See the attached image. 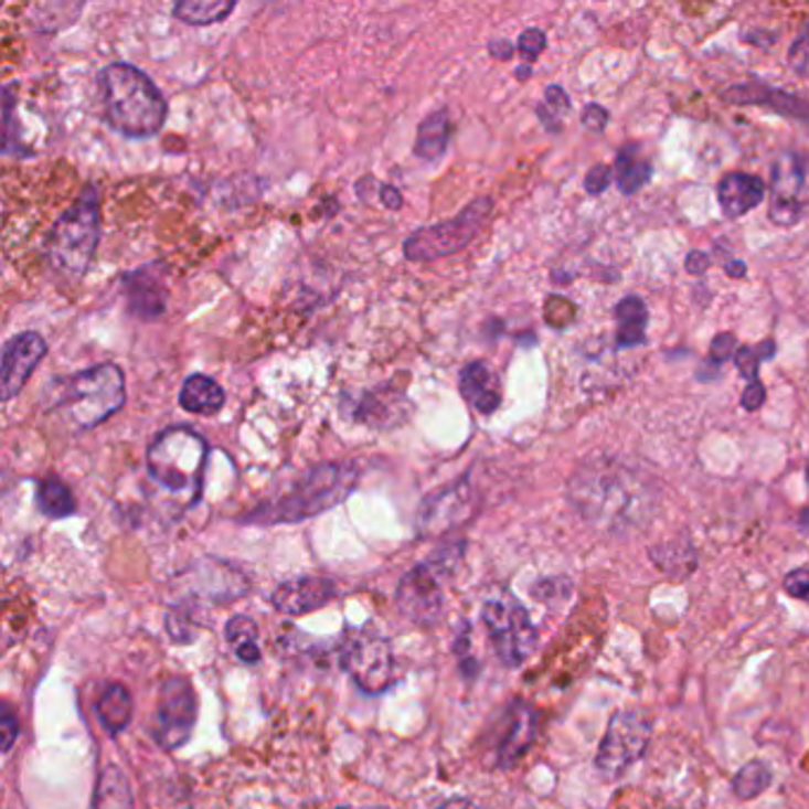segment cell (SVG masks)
<instances>
[{"label":"cell","mask_w":809,"mask_h":809,"mask_svg":"<svg viewBox=\"0 0 809 809\" xmlns=\"http://www.w3.org/2000/svg\"><path fill=\"white\" fill-rule=\"evenodd\" d=\"M570 501L592 525L620 532L641 528L653 515L658 491L620 458L596 456L570 480Z\"/></svg>","instance_id":"6da1fadb"},{"label":"cell","mask_w":809,"mask_h":809,"mask_svg":"<svg viewBox=\"0 0 809 809\" xmlns=\"http://www.w3.org/2000/svg\"><path fill=\"white\" fill-rule=\"evenodd\" d=\"M361 478L359 464H321L274 501H264L241 518L245 525H295L340 505Z\"/></svg>","instance_id":"7a4b0ae2"},{"label":"cell","mask_w":809,"mask_h":809,"mask_svg":"<svg viewBox=\"0 0 809 809\" xmlns=\"http://www.w3.org/2000/svg\"><path fill=\"white\" fill-rule=\"evenodd\" d=\"M107 124L129 138H150L167 121V100L152 78L126 62L107 65L98 76Z\"/></svg>","instance_id":"3957f363"},{"label":"cell","mask_w":809,"mask_h":809,"mask_svg":"<svg viewBox=\"0 0 809 809\" xmlns=\"http://www.w3.org/2000/svg\"><path fill=\"white\" fill-rule=\"evenodd\" d=\"M100 241V193L86 185L84 193L62 212L45 237V257L53 272L70 283H78L95 257Z\"/></svg>","instance_id":"277c9868"},{"label":"cell","mask_w":809,"mask_h":809,"mask_svg":"<svg viewBox=\"0 0 809 809\" xmlns=\"http://www.w3.org/2000/svg\"><path fill=\"white\" fill-rule=\"evenodd\" d=\"M210 444L193 427L173 425L155 437L148 449L150 478L169 494L185 497L193 505L202 494Z\"/></svg>","instance_id":"5b68a950"},{"label":"cell","mask_w":809,"mask_h":809,"mask_svg":"<svg viewBox=\"0 0 809 809\" xmlns=\"http://www.w3.org/2000/svg\"><path fill=\"white\" fill-rule=\"evenodd\" d=\"M60 414L78 430L103 425L126 402V380L117 363H98L72 375L55 396Z\"/></svg>","instance_id":"8992f818"},{"label":"cell","mask_w":809,"mask_h":809,"mask_svg":"<svg viewBox=\"0 0 809 809\" xmlns=\"http://www.w3.org/2000/svg\"><path fill=\"white\" fill-rule=\"evenodd\" d=\"M466 544L458 542L441 544L427 558L411 567L396 586V608L406 620L418 627H435L444 613V584L464 561Z\"/></svg>","instance_id":"52a82bcc"},{"label":"cell","mask_w":809,"mask_h":809,"mask_svg":"<svg viewBox=\"0 0 809 809\" xmlns=\"http://www.w3.org/2000/svg\"><path fill=\"white\" fill-rule=\"evenodd\" d=\"M491 207H494V202L480 198L470 202L458 216L414 231L404 241V257L408 262L427 264L466 249L487 224Z\"/></svg>","instance_id":"ba28073f"},{"label":"cell","mask_w":809,"mask_h":809,"mask_svg":"<svg viewBox=\"0 0 809 809\" xmlns=\"http://www.w3.org/2000/svg\"><path fill=\"white\" fill-rule=\"evenodd\" d=\"M482 622L497 658L505 668H520L534 653L536 627L532 625L525 606L513 594H491L482 606Z\"/></svg>","instance_id":"9c48e42d"},{"label":"cell","mask_w":809,"mask_h":809,"mask_svg":"<svg viewBox=\"0 0 809 809\" xmlns=\"http://www.w3.org/2000/svg\"><path fill=\"white\" fill-rule=\"evenodd\" d=\"M650 736H653V722L639 710L615 712L596 753V771L603 779H617L631 765H637L648 751Z\"/></svg>","instance_id":"30bf717a"},{"label":"cell","mask_w":809,"mask_h":809,"mask_svg":"<svg viewBox=\"0 0 809 809\" xmlns=\"http://www.w3.org/2000/svg\"><path fill=\"white\" fill-rule=\"evenodd\" d=\"M198 722V693L183 674H171L162 681L152 712V736L160 748L173 753L193 736Z\"/></svg>","instance_id":"8fae6325"},{"label":"cell","mask_w":809,"mask_h":809,"mask_svg":"<svg viewBox=\"0 0 809 809\" xmlns=\"http://www.w3.org/2000/svg\"><path fill=\"white\" fill-rule=\"evenodd\" d=\"M342 668L369 695L385 693L396 679L392 643L373 631H354L342 643Z\"/></svg>","instance_id":"7c38bea8"},{"label":"cell","mask_w":809,"mask_h":809,"mask_svg":"<svg viewBox=\"0 0 809 809\" xmlns=\"http://www.w3.org/2000/svg\"><path fill=\"white\" fill-rule=\"evenodd\" d=\"M809 207V157L786 150L771 164L769 219L776 226H792Z\"/></svg>","instance_id":"4fadbf2b"},{"label":"cell","mask_w":809,"mask_h":809,"mask_svg":"<svg viewBox=\"0 0 809 809\" xmlns=\"http://www.w3.org/2000/svg\"><path fill=\"white\" fill-rule=\"evenodd\" d=\"M472 515V489L468 485V478L456 482L447 489L437 491L430 499H425L418 525L423 536H437L449 532Z\"/></svg>","instance_id":"5bb4252c"},{"label":"cell","mask_w":809,"mask_h":809,"mask_svg":"<svg viewBox=\"0 0 809 809\" xmlns=\"http://www.w3.org/2000/svg\"><path fill=\"white\" fill-rule=\"evenodd\" d=\"M47 354L45 340L34 330L20 332L6 342L3 347V387H0V396L3 402H10L18 396L26 380L39 369V363Z\"/></svg>","instance_id":"9a60e30c"},{"label":"cell","mask_w":809,"mask_h":809,"mask_svg":"<svg viewBox=\"0 0 809 809\" xmlns=\"http://www.w3.org/2000/svg\"><path fill=\"white\" fill-rule=\"evenodd\" d=\"M338 596V584L330 577L307 575L290 582H283L272 594V606L283 615H307L319 610Z\"/></svg>","instance_id":"2e32d148"},{"label":"cell","mask_w":809,"mask_h":809,"mask_svg":"<svg viewBox=\"0 0 809 809\" xmlns=\"http://www.w3.org/2000/svg\"><path fill=\"white\" fill-rule=\"evenodd\" d=\"M536 710L522 701L511 703L509 710H505L497 743V765L501 769L515 767L520 757L528 753L536 736Z\"/></svg>","instance_id":"e0dca14e"},{"label":"cell","mask_w":809,"mask_h":809,"mask_svg":"<svg viewBox=\"0 0 809 809\" xmlns=\"http://www.w3.org/2000/svg\"><path fill=\"white\" fill-rule=\"evenodd\" d=\"M124 292L129 299V309L138 319H157L167 309V288L162 280V272L148 264L124 276Z\"/></svg>","instance_id":"ac0fdd59"},{"label":"cell","mask_w":809,"mask_h":809,"mask_svg":"<svg viewBox=\"0 0 809 809\" xmlns=\"http://www.w3.org/2000/svg\"><path fill=\"white\" fill-rule=\"evenodd\" d=\"M411 411H414V404L408 402V396L385 385L363 392L356 408V421L375 427V430H392V427L402 425L408 418Z\"/></svg>","instance_id":"d6986e66"},{"label":"cell","mask_w":809,"mask_h":809,"mask_svg":"<svg viewBox=\"0 0 809 809\" xmlns=\"http://www.w3.org/2000/svg\"><path fill=\"white\" fill-rule=\"evenodd\" d=\"M461 394L464 400L480 411L482 416H491L501 406V385L497 373L485 361H470L461 371Z\"/></svg>","instance_id":"ffe728a7"},{"label":"cell","mask_w":809,"mask_h":809,"mask_svg":"<svg viewBox=\"0 0 809 809\" xmlns=\"http://www.w3.org/2000/svg\"><path fill=\"white\" fill-rule=\"evenodd\" d=\"M765 193L767 188L763 179L751 177V173H728L717 188V200L724 216L738 219L755 210L765 200Z\"/></svg>","instance_id":"44dd1931"},{"label":"cell","mask_w":809,"mask_h":809,"mask_svg":"<svg viewBox=\"0 0 809 809\" xmlns=\"http://www.w3.org/2000/svg\"><path fill=\"white\" fill-rule=\"evenodd\" d=\"M183 411L195 416H214L226 404V392L214 377L195 373L190 375L179 394Z\"/></svg>","instance_id":"7402d4cb"},{"label":"cell","mask_w":809,"mask_h":809,"mask_svg":"<svg viewBox=\"0 0 809 809\" xmlns=\"http://www.w3.org/2000/svg\"><path fill=\"white\" fill-rule=\"evenodd\" d=\"M91 809H134V790L126 771L117 765L100 769L95 781Z\"/></svg>","instance_id":"603a6c76"},{"label":"cell","mask_w":809,"mask_h":809,"mask_svg":"<svg viewBox=\"0 0 809 809\" xmlns=\"http://www.w3.org/2000/svg\"><path fill=\"white\" fill-rule=\"evenodd\" d=\"M449 140H451L449 113L447 109H435V113H430L418 124L414 152L425 162H437L439 157H444V152H447Z\"/></svg>","instance_id":"cb8c5ba5"},{"label":"cell","mask_w":809,"mask_h":809,"mask_svg":"<svg viewBox=\"0 0 809 809\" xmlns=\"http://www.w3.org/2000/svg\"><path fill=\"white\" fill-rule=\"evenodd\" d=\"M95 710H98V720L100 724L107 728L109 734H121L126 726L131 724L134 717V698L124 684L119 681H113L103 689V693L98 695V703H95Z\"/></svg>","instance_id":"d4e9b609"},{"label":"cell","mask_w":809,"mask_h":809,"mask_svg":"<svg viewBox=\"0 0 809 809\" xmlns=\"http://www.w3.org/2000/svg\"><path fill=\"white\" fill-rule=\"evenodd\" d=\"M36 505L51 520H65L76 513V499L70 485L57 475H45L36 482Z\"/></svg>","instance_id":"484cf974"},{"label":"cell","mask_w":809,"mask_h":809,"mask_svg":"<svg viewBox=\"0 0 809 809\" xmlns=\"http://www.w3.org/2000/svg\"><path fill=\"white\" fill-rule=\"evenodd\" d=\"M617 323V344L620 347H637L646 340V323L648 311L639 297H625L620 305L615 307Z\"/></svg>","instance_id":"4316f807"},{"label":"cell","mask_w":809,"mask_h":809,"mask_svg":"<svg viewBox=\"0 0 809 809\" xmlns=\"http://www.w3.org/2000/svg\"><path fill=\"white\" fill-rule=\"evenodd\" d=\"M226 643L231 646L233 656L241 662L255 664L262 660L259 627L247 615H235L226 622Z\"/></svg>","instance_id":"83f0119b"},{"label":"cell","mask_w":809,"mask_h":809,"mask_svg":"<svg viewBox=\"0 0 809 809\" xmlns=\"http://www.w3.org/2000/svg\"><path fill=\"white\" fill-rule=\"evenodd\" d=\"M233 10V0H185V3L173 6V18L193 26H210L224 22Z\"/></svg>","instance_id":"f1b7e54d"},{"label":"cell","mask_w":809,"mask_h":809,"mask_svg":"<svg viewBox=\"0 0 809 809\" xmlns=\"http://www.w3.org/2000/svg\"><path fill=\"white\" fill-rule=\"evenodd\" d=\"M650 162L639 155L637 148H625L615 157V181L625 195L637 193L650 181Z\"/></svg>","instance_id":"f546056e"},{"label":"cell","mask_w":809,"mask_h":809,"mask_svg":"<svg viewBox=\"0 0 809 809\" xmlns=\"http://www.w3.org/2000/svg\"><path fill=\"white\" fill-rule=\"evenodd\" d=\"M771 769L763 759H753V763L743 765L732 779V790L738 800H753L769 788Z\"/></svg>","instance_id":"4dcf8cb0"},{"label":"cell","mask_w":809,"mask_h":809,"mask_svg":"<svg viewBox=\"0 0 809 809\" xmlns=\"http://www.w3.org/2000/svg\"><path fill=\"white\" fill-rule=\"evenodd\" d=\"M567 109H570V98L565 95V91L561 86H551L546 88L544 105L536 107V115L549 131H558L561 117L567 115Z\"/></svg>","instance_id":"1f68e13d"},{"label":"cell","mask_w":809,"mask_h":809,"mask_svg":"<svg viewBox=\"0 0 809 809\" xmlns=\"http://www.w3.org/2000/svg\"><path fill=\"white\" fill-rule=\"evenodd\" d=\"M771 354H774V342L771 340L763 342L757 349L745 347V349H741V352L736 354V366H738V371L743 373L745 380H751V383H757L759 363H763Z\"/></svg>","instance_id":"d6a6232c"},{"label":"cell","mask_w":809,"mask_h":809,"mask_svg":"<svg viewBox=\"0 0 809 809\" xmlns=\"http://www.w3.org/2000/svg\"><path fill=\"white\" fill-rule=\"evenodd\" d=\"M788 65L792 72L809 76V20L802 24L798 39L792 41L788 51Z\"/></svg>","instance_id":"836d02e7"},{"label":"cell","mask_w":809,"mask_h":809,"mask_svg":"<svg viewBox=\"0 0 809 809\" xmlns=\"http://www.w3.org/2000/svg\"><path fill=\"white\" fill-rule=\"evenodd\" d=\"M544 47H546V34L542 29L522 31L518 39V51L528 62H534L539 55H542Z\"/></svg>","instance_id":"e575fe53"},{"label":"cell","mask_w":809,"mask_h":809,"mask_svg":"<svg viewBox=\"0 0 809 809\" xmlns=\"http://www.w3.org/2000/svg\"><path fill=\"white\" fill-rule=\"evenodd\" d=\"M784 589L798 600L809 603V567H798L784 577Z\"/></svg>","instance_id":"d590c367"},{"label":"cell","mask_w":809,"mask_h":809,"mask_svg":"<svg viewBox=\"0 0 809 809\" xmlns=\"http://www.w3.org/2000/svg\"><path fill=\"white\" fill-rule=\"evenodd\" d=\"M0 728H3V753H10L14 741L20 736V722L14 717L12 707L6 703L3 705V717H0Z\"/></svg>","instance_id":"8d00e7d4"},{"label":"cell","mask_w":809,"mask_h":809,"mask_svg":"<svg viewBox=\"0 0 809 809\" xmlns=\"http://www.w3.org/2000/svg\"><path fill=\"white\" fill-rule=\"evenodd\" d=\"M734 347H736L734 336H726V332H724V336H717V338H715V342H712V349H710L707 361H710V363L715 361V366H722V363H724L728 356H732Z\"/></svg>","instance_id":"74e56055"},{"label":"cell","mask_w":809,"mask_h":809,"mask_svg":"<svg viewBox=\"0 0 809 809\" xmlns=\"http://www.w3.org/2000/svg\"><path fill=\"white\" fill-rule=\"evenodd\" d=\"M608 183H610V171L603 164L594 167L589 173H586V181H584L586 190H589V195H600L603 190L608 188Z\"/></svg>","instance_id":"f35d334b"},{"label":"cell","mask_w":809,"mask_h":809,"mask_svg":"<svg viewBox=\"0 0 809 809\" xmlns=\"http://www.w3.org/2000/svg\"><path fill=\"white\" fill-rule=\"evenodd\" d=\"M582 121H584V126L589 131L600 134L603 129H606V124H608V113L603 107H598V105H589V107L584 109Z\"/></svg>","instance_id":"ab89813d"},{"label":"cell","mask_w":809,"mask_h":809,"mask_svg":"<svg viewBox=\"0 0 809 809\" xmlns=\"http://www.w3.org/2000/svg\"><path fill=\"white\" fill-rule=\"evenodd\" d=\"M765 396H767V392H765V387H763V383H751L748 387H745V392H743V408L745 411H757L759 406H763L765 404Z\"/></svg>","instance_id":"60d3db41"},{"label":"cell","mask_w":809,"mask_h":809,"mask_svg":"<svg viewBox=\"0 0 809 809\" xmlns=\"http://www.w3.org/2000/svg\"><path fill=\"white\" fill-rule=\"evenodd\" d=\"M380 200H383V204L390 210H400L402 202H404L402 195H400V190L392 188V185H383V190H380Z\"/></svg>","instance_id":"b9f144b4"},{"label":"cell","mask_w":809,"mask_h":809,"mask_svg":"<svg viewBox=\"0 0 809 809\" xmlns=\"http://www.w3.org/2000/svg\"><path fill=\"white\" fill-rule=\"evenodd\" d=\"M489 53L494 55V57H499V60H509V57L513 55V43L503 41V39L491 41V43H489Z\"/></svg>","instance_id":"7bdbcfd3"},{"label":"cell","mask_w":809,"mask_h":809,"mask_svg":"<svg viewBox=\"0 0 809 809\" xmlns=\"http://www.w3.org/2000/svg\"><path fill=\"white\" fill-rule=\"evenodd\" d=\"M707 264H710V259H707L705 252H693V255H689V259H686V266H689L691 274H703L707 268Z\"/></svg>","instance_id":"ee69618b"},{"label":"cell","mask_w":809,"mask_h":809,"mask_svg":"<svg viewBox=\"0 0 809 809\" xmlns=\"http://www.w3.org/2000/svg\"><path fill=\"white\" fill-rule=\"evenodd\" d=\"M437 809H480V807L468 798H451L447 802H441Z\"/></svg>","instance_id":"f6af8a7d"},{"label":"cell","mask_w":809,"mask_h":809,"mask_svg":"<svg viewBox=\"0 0 809 809\" xmlns=\"http://www.w3.org/2000/svg\"><path fill=\"white\" fill-rule=\"evenodd\" d=\"M726 274H728V276H738V278H741V276H745V266H743L741 262L728 264V266H726Z\"/></svg>","instance_id":"bcb514c9"},{"label":"cell","mask_w":809,"mask_h":809,"mask_svg":"<svg viewBox=\"0 0 809 809\" xmlns=\"http://www.w3.org/2000/svg\"><path fill=\"white\" fill-rule=\"evenodd\" d=\"M369 809H387V807H369Z\"/></svg>","instance_id":"7dc6e473"},{"label":"cell","mask_w":809,"mask_h":809,"mask_svg":"<svg viewBox=\"0 0 809 809\" xmlns=\"http://www.w3.org/2000/svg\"><path fill=\"white\" fill-rule=\"evenodd\" d=\"M807 480H809V466H807Z\"/></svg>","instance_id":"c3c4849f"}]
</instances>
